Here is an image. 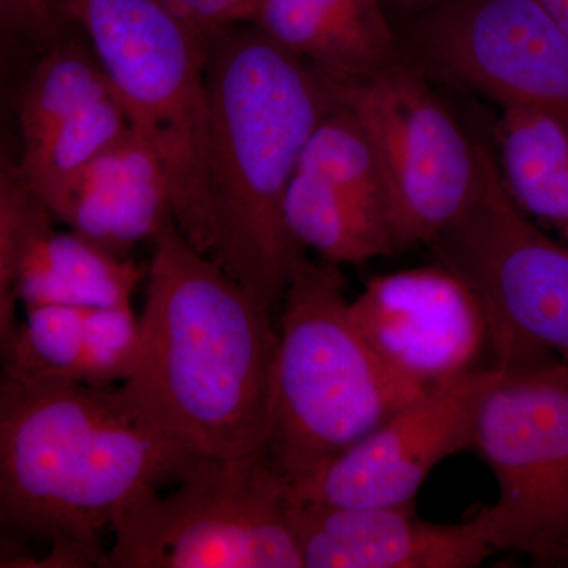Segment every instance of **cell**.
Segmentation results:
<instances>
[{"mask_svg": "<svg viewBox=\"0 0 568 568\" xmlns=\"http://www.w3.org/2000/svg\"><path fill=\"white\" fill-rule=\"evenodd\" d=\"M200 455L174 443L122 386L0 387V517L50 541L33 567H103L100 536L130 499L173 485Z\"/></svg>", "mask_w": 568, "mask_h": 568, "instance_id": "1", "label": "cell"}, {"mask_svg": "<svg viewBox=\"0 0 568 568\" xmlns=\"http://www.w3.org/2000/svg\"><path fill=\"white\" fill-rule=\"evenodd\" d=\"M136 369L123 392L174 443L207 458L263 452L278 328L173 216L153 237Z\"/></svg>", "mask_w": 568, "mask_h": 568, "instance_id": "2", "label": "cell"}, {"mask_svg": "<svg viewBox=\"0 0 568 568\" xmlns=\"http://www.w3.org/2000/svg\"><path fill=\"white\" fill-rule=\"evenodd\" d=\"M215 246L209 256L274 308L308 263L283 203L331 82L252 24L207 33Z\"/></svg>", "mask_w": 568, "mask_h": 568, "instance_id": "3", "label": "cell"}, {"mask_svg": "<svg viewBox=\"0 0 568 568\" xmlns=\"http://www.w3.org/2000/svg\"><path fill=\"white\" fill-rule=\"evenodd\" d=\"M282 302L263 452L294 485L428 388L399 376L366 342L336 265L308 261Z\"/></svg>", "mask_w": 568, "mask_h": 568, "instance_id": "4", "label": "cell"}, {"mask_svg": "<svg viewBox=\"0 0 568 568\" xmlns=\"http://www.w3.org/2000/svg\"><path fill=\"white\" fill-rule=\"evenodd\" d=\"M61 6L84 32L134 132L162 160L183 237L211 254L207 33L162 0H61Z\"/></svg>", "mask_w": 568, "mask_h": 568, "instance_id": "5", "label": "cell"}, {"mask_svg": "<svg viewBox=\"0 0 568 568\" xmlns=\"http://www.w3.org/2000/svg\"><path fill=\"white\" fill-rule=\"evenodd\" d=\"M115 514L104 568H304L290 484L264 452L200 457Z\"/></svg>", "mask_w": 568, "mask_h": 568, "instance_id": "6", "label": "cell"}, {"mask_svg": "<svg viewBox=\"0 0 568 568\" xmlns=\"http://www.w3.org/2000/svg\"><path fill=\"white\" fill-rule=\"evenodd\" d=\"M428 246L484 310L491 365L568 364V245L518 207L484 145L469 203Z\"/></svg>", "mask_w": 568, "mask_h": 568, "instance_id": "7", "label": "cell"}, {"mask_svg": "<svg viewBox=\"0 0 568 568\" xmlns=\"http://www.w3.org/2000/svg\"><path fill=\"white\" fill-rule=\"evenodd\" d=\"M473 450L497 481L496 503L478 514L496 551L568 566V364L552 357L497 368Z\"/></svg>", "mask_w": 568, "mask_h": 568, "instance_id": "8", "label": "cell"}, {"mask_svg": "<svg viewBox=\"0 0 568 568\" xmlns=\"http://www.w3.org/2000/svg\"><path fill=\"white\" fill-rule=\"evenodd\" d=\"M328 82L336 102L357 115L375 148L395 253L428 245L469 203L481 145L467 136L402 51L366 77Z\"/></svg>", "mask_w": 568, "mask_h": 568, "instance_id": "9", "label": "cell"}, {"mask_svg": "<svg viewBox=\"0 0 568 568\" xmlns=\"http://www.w3.org/2000/svg\"><path fill=\"white\" fill-rule=\"evenodd\" d=\"M399 51L428 80L568 129V36L540 0H440L407 24Z\"/></svg>", "mask_w": 568, "mask_h": 568, "instance_id": "10", "label": "cell"}, {"mask_svg": "<svg viewBox=\"0 0 568 568\" xmlns=\"http://www.w3.org/2000/svg\"><path fill=\"white\" fill-rule=\"evenodd\" d=\"M495 365L429 387L375 432L290 485L293 503L365 508L403 506L440 462L473 450L478 406Z\"/></svg>", "mask_w": 568, "mask_h": 568, "instance_id": "11", "label": "cell"}, {"mask_svg": "<svg viewBox=\"0 0 568 568\" xmlns=\"http://www.w3.org/2000/svg\"><path fill=\"white\" fill-rule=\"evenodd\" d=\"M351 315L384 364L424 388L478 368L489 351L476 295L439 263L375 276Z\"/></svg>", "mask_w": 568, "mask_h": 568, "instance_id": "12", "label": "cell"}, {"mask_svg": "<svg viewBox=\"0 0 568 568\" xmlns=\"http://www.w3.org/2000/svg\"><path fill=\"white\" fill-rule=\"evenodd\" d=\"M304 568H474L496 551L481 518L426 521L414 503L346 508L291 500Z\"/></svg>", "mask_w": 568, "mask_h": 568, "instance_id": "13", "label": "cell"}, {"mask_svg": "<svg viewBox=\"0 0 568 568\" xmlns=\"http://www.w3.org/2000/svg\"><path fill=\"white\" fill-rule=\"evenodd\" d=\"M40 203L70 231L121 257L153 241L173 216L162 160L134 129Z\"/></svg>", "mask_w": 568, "mask_h": 568, "instance_id": "14", "label": "cell"}, {"mask_svg": "<svg viewBox=\"0 0 568 568\" xmlns=\"http://www.w3.org/2000/svg\"><path fill=\"white\" fill-rule=\"evenodd\" d=\"M248 24L332 82L366 77L399 55L381 0H260Z\"/></svg>", "mask_w": 568, "mask_h": 568, "instance_id": "15", "label": "cell"}, {"mask_svg": "<svg viewBox=\"0 0 568 568\" xmlns=\"http://www.w3.org/2000/svg\"><path fill=\"white\" fill-rule=\"evenodd\" d=\"M51 213L39 197L26 216L22 245L13 275V291L24 308L69 305L103 308L132 304L142 271L129 257L69 231L58 233Z\"/></svg>", "mask_w": 568, "mask_h": 568, "instance_id": "16", "label": "cell"}, {"mask_svg": "<svg viewBox=\"0 0 568 568\" xmlns=\"http://www.w3.org/2000/svg\"><path fill=\"white\" fill-rule=\"evenodd\" d=\"M497 168L523 212L551 223L568 241V129L530 108H503Z\"/></svg>", "mask_w": 568, "mask_h": 568, "instance_id": "17", "label": "cell"}, {"mask_svg": "<svg viewBox=\"0 0 568 568\" xmlns=\"http://www.w3.org/2000/svg\"><path fill=\"white\" fill-rule=\"evenodd\" d=\"M283 213L295 242L320 254L325 263L365 264L395 253L390 224L383 213L315 175L295 171Z\"/></svg>", "mask_w": 568, "mask_h": 568, "instance_id": "18", "label": "cell"}, {"mask_svg": "<svg viewBox=\"0 0 568 568\" xmlns=\"http://www.w3.org/2000/svg\"><path fill=\"white\" fill-rule=\"evenodd\" d=\"M112 91L89 41H55L29 74L17 104L22 153Z\"/></svg>", "mask_w": 568, "mask_h": 568, "instance_id": "19", "label": "cell"}, {"mask_svg": "<svg viewBox=\"0 0 568 568\" xmlns=\"http://www.w3.org/2000/svg\"><path fill=\"white\" fill-rule=\"evenodd\" d=\"M132 130L125 108L111 91L82 108L33 151L22 153L18 173L41 201Z\"/></svg>", "mask_w": 568, "mask_h": 568, "instance_id": "20", "label": "cell"}, {"mask_svg": "<svg viewBox=\"0 0 568 568\" xmlns=\"http://www.w3.org/2000/svg\"><path fill=\"white\" fill-rule=\"evenodd\" d=\"M297 170L383 213L390 224L379 160L364 125L349 108L336 102L317 123Z\"/></svg>", "mask_w": 568, "mask_h": 568, "instance_id": "21", "label": "cell"}, {"mask_svg": "<svg viewBox=\"0 0 568 568\" xmlns=\"http://www.w3.org/2000/svg\"><path fill=\"white\" fill-rule=\"evenodd\" d=\"M84 317L78 306L26 308L24 323L0 347L3 377L26 384L81 383Z\"/></svg>", "mask_w": 568, "mask_h": 568, "instance_id": "22", "label": "cell"}, {"mask_svg": "<svg viewBox=\"0 0 568 568\" xmlns=\"http://www.w3.org/2000/svg\"><path fill=\"white\" fill-rule=\"evenodd\" d=\"M141 353V321L132 304L85 310L81 383L115 386L136 369Z\"/></svg>", "mask_w": 568, "mask_h": 568, "instance_id": "23", "label": "cell"}, {"mask_svg": "<svg viewBox=\"0 0 568 568\" xmlns=\"http://www.w3.org/2000/svg\"><path fill=\"white\" fill-rule=\"evenodd\" d=\"M36 194L22 181L17 166L3 164L0 175V347L17 332L13 275L20 256L26 216Z\"/></svg>", "mask_w": 568, "mask_h": 568, "instance_id": "24", "label": "cell"}, {"mask_svg": "<svg viewBox=\"0 0 568 568\" xmlns=\"http://www.w3.org/2000/svg\"><path fill=\"white\" fill-rule=\"evenodd\" d=\"M183 20L205 33L230 26L248 24L260 0H162Z\"/></svg>", "mask_w": 568, "mask_h": 568, "instance_id": "25", "label": "cell"}, {"mask_svg": "<svg viewBox=\"0 0 568 568\" xmlns=\"http://www.w3.org/2000/svg\"><path fill=\"white\" fill-rule=\"evenodd\" d=\"M0 14L6 28L32 39H52L63 14L61 0H0Z\"/></svg>", "mask_w": 568, "mask_h": 568, "instance_id": "26", "label": "cell"}, {"mask_svg": "<svg viewBox=\"0 0 568 568\" xmlns=\"http://www.w3.org/2000/svg\"><path fill=\"white\" fill-rule=\"evenodd\" d=\"M568 36V0H540Z\"/></svg>", "mask_w": 568, "mask_h": 568, "instance_id": "27", "label": "cell"}, {"mask_svg": "<svg viewBox=\"0 0 568 568\" xmlns=\"http://www.w3.org/2000/svg\"><path fill=\"white\" fill-rule=\"evenodd\" d=\"M396 2L407 3V6H413V3H416V6H420L422 9H425V7L440 2V0H396Z\"/></svg>", "mask_w": 568, "mask_h": 568, "instance_id": "28", "label": "cell"}]
</instances>
